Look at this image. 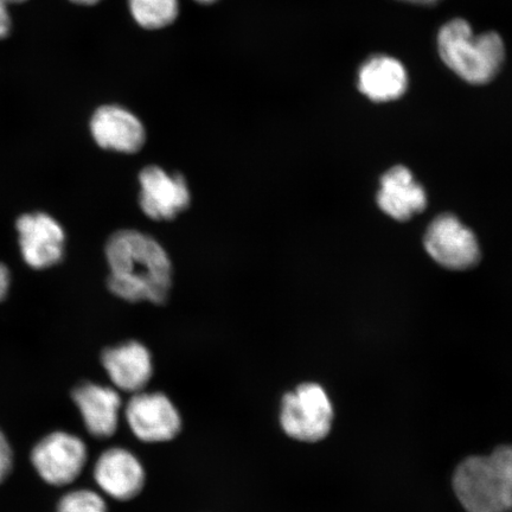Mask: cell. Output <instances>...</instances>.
<instances>
[{
  "label": "cell",
  "instance_id": "1",
  "mask_svg": "<svg viewBox=\"0 0 512 512\" xmlns=\"http://www.w3.org/2000/svg\"><path fill=\"white\" fill-rule=\"evenodd\" d=\"M110 265L107 286L127 302L163 304L169 296L172 267L169 255L151 236L125 229L113 234L106 245Z\"/></svg>",
  "mask_w": 512,
  "mask_h": 512
},
{
  "label": "cell",
  "instance_id": "2",
  "mask_svg": "<svg viewBox=\"0 0 512 512\" xmlns=\"http://www.w3.org/2000/svg\"><path fill=\"white\" fill-rule=\"evenodd\" d=\"M452 486L466 512H512V446L464 459Z\"/></svg>",
  "mask_w": 512,
  "mask_h": 512
},
{
  "label": "cell",
  "instance_id": "3",
  "mask_svg": "<svg viewBox=\"0 0 512 512\" xmlns=\"http://www.w3.org/2000/svg\"><path fill=\"white\" fill-rule=\"evenodd\" d=\"M438 48L446 66L471 85L494 80L505 60L502 37L495 31L475 35L463 18H454L440 29Z\"/></svg>",
  "mask_w": 512,
  "mask_h": 512
},
{
  "label": "cell",
  "instance_id": "4",
  "mask_svg": "<svg viewBox=\"0 0 512 512\" xmlns=\"http://www.w3.org/2000/svg\"><path fill=\"white\" fill-rule=\"evenodd\" d=\"M332 422L334 407L319 384H300L284 396L280 425L288 437L302 443H318L328 437Z\"/></svg>",
  "mask_w": 512,
  "mask_h": 512
},
{
  "label": "cell",
  "instance_id": "5",
  "mask_svg": "<svg viewBox=\"0 0 512 512\" xmlns=\"http://www.w3.org/2000/svg\"><path fill=\"white\" fill-rule=\"evenodd\" d=\"M87 446L74 434L54 432L38 441L31 451V463L44 482L66 486L85 469Z\"/></svg>",
  "mask_w": 512,
  "mask_h": 512
},
{
  "label": "cell",
  "instance_id": "6",
  "mask_svg": "<svg viewBox=\"0 0 512 512\" xmlns=\"http://www.w3.org/2000/svg\"><path fill=\"white\" fill-rule=\"evenodd\" d=\"M131 431L144 443H165L182 430L181 415L168 396L162 393H137L126 406Z\"/></svg>",
  "mask_w": 512,
  "mask_h": 512
},
{
  "label": "cell",
  "instance_id": "7",
  "mask_svg": "<svg viewBox=\"0 0 512 512\" xmlns=\"http://www.w3.org/2000/svg\"><path fill=\"white\" fill-rule=\"evenodd\" d=\"M425 247L438 264L450 270H466L477 264L480 255L476 236L452 215L440 216L432 222Z\"/></svg>",
  "mask_w": 512,
  "mask_h": 512
},
{
  "label": "cell",
  "instance_id": "8",
  "mask_svg": "<svg viewBox=\"0 0 512 512\" xmlns=\"http://www.w3.org/2000/svg\"><path fill=\"white\" fill-rule=\"evenodd\" d=\"M140 208L152 220L169 221L187 209L190 191L182 175H169L158 166H147L139 175Z\"/></svg>",
  "mask_w": 512,
  "mask_h": 512
},
{
  "label": "cell",
  "instance_id": "9",
  "mask_svg": "<svg viewBox=\"0 0 512 512\" xmlns=\"http://www.w3.org/2000/svg\"><path fill=\"white\" fill-rule=\"evenodd\" d=\"M23 259L35 270L59 264L66 234L61 224L44 213L19 217L16 224Z\"/></svg>",
  "mask_w": 512,
  "mask_h": 512
},
{
  "label": "cell",
  "instance_id": "10",
  "mask_svg": "<svg viewBox=\"0 0 512 512\" xmlns=\"http://www.w3.org/2000/svg\"><path fill=\"white\" fill-rule=\"evenodd\" d=\"M94 479L106 495L125 502L142 492L145 471L133 453L114 447L101 454L94 467Z\"/></svg>",
  "mask_w": 512,
  "mask_h": 512
},
{
  "label": "cell",
  "instance_id": "11",
  "mask_svg": "<svg viewBox=\"0 0 512 512\" xmlns=\"http://www.w3.org/2000/svg\"><path fill=\"white\" fill-rule=\"evenodd\" d=\"M91 132L102 149L136 153L145 143V128L136 115L119 106H102L91 120Z\"/></svg>",
  "mask_w": 512,
  "mask_h": 512
},
{
  "label": "cell",
  "instance_id": "12",
  "mask_svg": "<svg viewBox=\"0 0 512 512\" xmlns=\"http://www.w3.org/2000/svg\"><path fill=\"white\" fill-rule=\"evenodd\" d=\"M73 401L94 438H111L117 432L121 398L114 389L83 383L74 389Z\"/></svg>",
  "mask_w": 512,
  "mask_h": 512
},
{
  "label": "cell",
  "instance_id": "13",
  "mask_svg": "<svg viewBox=\"0 0 512 512\" xmlns=\"http://www.w3.org/2000/svg\"><path fill=\"white\" fill-rule=\"evenodd\" d=\"M101 361L115 386L127 393L143 392L153 374L149 350L136 341L106 349Z\"/></svg>",
  "mask_w": 512,
  "mask_h": 512
},
{
  "label": "cell",
  "instance_id": "14",
  "mask_svg": "<svg viewBox=\"0 0 512 512\" xmlns=\"http://www.w3.org/2000/svg\"><path fill=\"white\" fill-rule=\"evenodd\" d=\"M377 203L393 219L407 221L426 208L427 197L411 171L395 166L382 177Z\"/></svg>",
  "mask_w": 512,
  "mask_h": 512
},
{
  "label": "cell",
  "instance_id": "15",
  "mask_svg": "<svg viewBox=\"0 0 512 512\" xmlns=\"http://www.w3.org/2000/svg\"><path fill=\"white\" fill-rule=\"evenodd\" d=\"M407 88V70L392 56L370 57L358 73V89L374 102L398 100L407 92Z\"/></svg>",
  "mask_w": 512,
  "mask_h": 512
},
{
  "label": "cell",
  "instance_id": "16",
  "mask_svg": "<svg viewBox=\"0 0 512 512\" xmlns=\"http://www.w3.org/2000/svg\"><path fill=\"white\" fill-rule=\"evenodd\" d=\"M131 15L140 27L162 29L176 21L178 0H128Z\"/></svg>",
  "mask_w": 512,
  "mask_h": 512
},
{
  "label": "cell",
  "instance_id": "17",
  "mask_svg": "<svg viewBox=\"0 0 512 512\" xmlns=\"http://www.w3.org/2000/svg\"><path fill=\"white\" fill-rule=\"evenodd\" d=\"M56 512H108L99 494L92 490H76L60 499Z\"/></svg>",
  "mask_w": 512,
  "mask_h": 512
},
{
  "label": "cell",
  "instance_id": "18",
  "mask_svg": "<svg viewBox=\"0 0 512 512\" xmlns=\"http://www.w3.org/2000/svg\"><path fill=\"white\" fill-rule=\"evenodd\" d=\"M12 466H14V453L5 434L0 430V484L9 477Z\"/></svg>",
  "mask_w": 512,
  "mask_h": 512
},
{
  "label": "cell",
  "instance_id": "19",
  "mask_svg": "<svg viewBox=\"0 0 512 512\" xmlns=\"http://www.w3.org/2000/svg\"><path fill=\"white\" fill-rule=\"evenodd\" d=\"M24 2H27V0H0V40H3V38L10 34L11 17L9 6Z\"/></svg>",
  "mask_w": 512,
  "mask_h": 512
},
{
  "label": "cell",
  "instance_id": "20",
  "mask_svg": "<svg viewBox=\"0 0 512 512\" xmlns=\"http://www.w3.org/2000/svg\"><path fill=\"white\" fill-rule=\"evenodd\" d=\"M10 287V272L6 266L0 264V300H3L8 294Z\"/></svg>",
  "mask_w": 512,
  "mask_h": 512
},
{
  "label": "cell",
  "instance_id": "21",
  "mask_svg": "<svg viewBox=\"0 0 512 512\" xmlns=\"http://www.w3.org/2000/svg\"><path fill=\"white\" fill-rule=\"evenodd\" d=\"M403 2H409L421 5H431L440 2V0H403Z\"/></svg>",
  "mask_w": 512,
  "mask_h": 512
},
{
  "label": "cell",
  "instance_id": "22",
  "mask_svg": "<svg viewBox=\"0 0 512 512\" xmlns=\"http://www.w3.org/2000/svg\"><path fill=\"white\" fill-rule=\"evenodd\" d=\"M72 2L81 5H94L98 4L100 0H72Z\"/></svg>",
  "mask_w": 512,
  "mask_h": 512
},
{
  "label": "cell",
  "instance_id": "23",
  "mask_svg": "<svg viewBox=\"0 0 512 512\" xmlns=\"http://www.w3.org/2000/svg\"><path fill=\"white\" fill-rule=\"evenodd\" d=\"M196 2L201 4H211L216 2V0H196Z\"/></svg>",
  "mask_w": 512,
  "mask_h": 512
}]
</instances>
